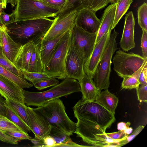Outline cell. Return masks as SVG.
Returning <instances> with one entry per match:
<instances>
[{"label": "cell", "mask_w": 147, "mask_h": 147, "mask_svg": "<svg viewBox=\"0 0 147 147\" xmlns=\"http://www.w3.org/2000/svg\"><path fill=\"white\" fill-rule=\"evenodd\" d=\"M55 20L41 18L15 21L6 26L7 31L16 42L24 45L32 41L38 45Z\"/></svg>", "instance_id": "obj_1"}, {"label": "cell", "mask_w": 147, "mask_h": 147, "mask_svg": "<svg viewBox=\"0 0 147 147\" xmlns=\"http://www.w3.org/2000/svg\"><path fill=\"white\" fill-rule=\"evenodd\" d=\"M22 91L26 106L38 107L50 100L81 92V88L78 81L67 77L60 83L45 91L31 92L23 89Z\"/></svg>", "instance_id": "obj_2"}, {"label": "cell", "mask_w": 147, "mask_h": 147, "mask_svg": "<svg viewBox=\"0 0 147 147\" xmlns=\"http://www.w3.org/2000/svg\"><path fill=\"white\" fill-rule=\"evenodd\" d=\"M33 109L48 121L51 127L56 128L70 136L75 131L76 123L69 117L65 106L59 98L50 100Z\"/></svg>", "instance_id": "obj_3"}, {"label": "cell", "mask_w": 147, "mask_h": 147, "mask_svg": "<svg viewBox=\"0 0 147 147\" xmlns=\"http://www.w3.org/2000/svg\"><path fill=\"white\" fill-rule=\"evenodd\" d=\"M77 119L88 121L98 125L106 130L115 122V114L112 113L96 100H80L73 107Z\"/></svg>", "instance_id": "obj_4"}, {"label": "cell", "mask_w": 147, "mask_h": 147, "mask_svg": "<svg viewBox=\"0 0 147 147\" xmlns=\"http://www.w3.org/2000/svg\"><path fill=\"white\" fill-rule=\"evenodd\" d=\"M77 119L74 133L90 147H116V144L119 141L109 137L106 130L98 125L87 120Z\"/></svg>", "instance_id": "obj_5"}, {"label": "cell", "mask_w": 147, "mask_h": 147, "mask_svg": "<svg viewBox=\"0 0 147 147\" xmlns=\"http://www.w3.org/2000/svg\"><path fill=\"white\" fill-rule=\"evenodd\" d=\"M118 34L115 30L111 34L93 77L96 86L100 91L107 89L109 86L112 57L116 50L119 49L116 41Z\"/></svg>", "instance_id": "obj_6"}, {"label": "cell", "mask_w": 147, "mask_h": 147, "mask_svg": "<svg viewBox=\"0 0 147 147\" xmlns=\"http://www.w3.org/2000/svg\"><path fill=\"white\" fill-rule=\"evenodd\" d=\"M71 30L67 32L57 44L43 72L51 77L59 79L67 78L65 63L67 52L71 44Z\"/></svg>", "instance_id": "obj_7"}, {"label": "cell", "mask_w": 147, "mask_h": 147, "mask_svg": "<svg viewBox=\"0 0 147 147\" xmlns=\"http://www.w3.org/2000/svg\"><path fill=\"white\" fill-rule=\"evenodd\" d=\"M12 12L15 21H19L56 17L60 11L50 7L40 1L17 0Z\"/></svg>", "instance_id": "obj_8"}, {"label": "cell", "mask_w": 147, "mask_h": 147, "mask_svg": "<svg viewBox=\"0 0 147 147\" xmlns=\"http://www.w3.org/2000/svg\"><path fill=\"white\" fill-rule=\"evenodd\" d=\"M147 61V58L138 54L119 50L113 58V69L119 76L123 78L132 75Z\"/></svg>", "instance_id": "obj_9"}, {"label": "cell", "mask_w": 147, "mask_h": 147, "mask_svg": "<svg viewBox=\"0 0 147 147\" xmlns=\"http://www.w3.org/2000/svg\"><path fill=\"white\" fill-rule=\"evenodd\" d=\"M84 62L83 52L77 46L71 43L65 63L67 77L80 81L86 74L84 69Z\"/></svg>", "instance_id": "obj_10"}, {"label": "cell", "mask_w": 147, "mask_h": 147, "mask_svg": "<svg viewBox=\"0 0 147 147\" xmlns=\"http://www.w3.org/2000/svg\"><path fill=\"white\" fill-rule=\"evenodd\" d=\"M78 11L74 10L63 13H59L55 20L42 38L41 42L51 40L72 30L76 25V20Z\"/></svg>", "instance_id": "obj_11"}, {"label": "cell", "mask_w": 147, "mask_h": 147, "mask_svg": "<svg viewBox=\"0 0 147 147\" xmlns=\"http://www.w3.org/2000/svg\"><path fill=\"white\" fill-rule=\"evenodd\" d=\"M97 33L87 32L76 25L71 30V43L77 46L83 52L84 63L89 58L94 47Z\"/></svg>", "instance_id": "obj_12"}, {"label": "cell", "mask_w": 147, "mask_h": 147, "mask_svg": "<svg viewBox=\"0 0 147 147\" xmlns=\"http://www.w3.org/2000/svg\"><path fill=\"white\" fill-rule=\"evenodd\" d=\"M30 128L35 137L43 139L50 134L51 127L49 122L42 116L29 107L26 106Z\"/></svg>", "instance_id": "obj_13"}, {"label": "cell", "mask_w": 147, "mask_h": 147, "mask_svg": "<svg viewBox=\"0 0 147 147\" xmlns=\"http://www.w3.org/2000/svg\"><path fill=\"white\" fill-rule=\"evenodd\" d=\"M111 31L110 30L96 45L89 58L84 63L85 73L92 78L110 38Z\"/></svg>", "instance_id": "obj_14"}, {"label": "cell", "mask_w": 147, "mask_h": 147, "mask_svg": "<svg viewBox=\"0 0 147 147\" xmlns=\"http://www.w3.org/2000/svg\"><path fill=\"white\" fill-rule=\"evenodd\" d=\"M96 13L88 8H84L78 11L76 20V25L90 33L97 32L100 20Z\"/></svg>", "instance_id": "obj_15"}, {"label": "cell", "mask_w": 147, "mask_h": 147, "mask_svg": "<svg viewBox=\"0 0 147 147\" xmlns=\"http://www.w3.org/2000/svg\"><path fill=\"white\" fill-rule=\"evenodd\" d=\"M135 25L133 13L132 11H130L126 14L123 31L119 42L120 47L124 51H128L135 47Z\"/></svg>", "instance_id": "obj_16"}, {"label": "cell", "mask_w": 147, "mask_h": 147, "mask_svg": "<svg viewBox=\"0 0 147 147\" xmlns=\"http://www.w3.org/2000/svg\"><path fill=\"white\" fill-rule=\"evenodd\" d=\"M1 35V45L4 54L14 64L16 57L22 45L15 42L8 34L6 26H0Z\"/></svg>", "instance_id": "obj_17"}, {"label": "cell", "mask_w": 147, "mask_h": 147, "mask_svg": "<svg viewBox=\"0 0 147 147\" xmlns=\"http://www.w3.org/2000/svg\"><path fill=\"white\" fill-rule=\"evenodd\" d=\"M22 89L13 81L0 74V95L5 100L24 104Z\"/></svg>", "instance_id": "obj_18"}, {"label": "cell", "mask_w": 147, "mask_h": 147, "mask_svg": "<svg viewBox=\"0 0 147 147\" xmlns=\"http://www.w3.org/2000/svg\"><path fill=\"white\" fill-rule=\"evenodd\" d=\"M116 6V4H111L104 11L100 20V25L97 33L95 45L105 34L110 30H112Z\"/></svg>", "instance_id": "obj_19"}, {"label": "cell", "mask_w": 147, "mask_h": 147, "mask_svg": "<svg viewBox=\"0 0 147 147\" xmlns=\"http://www.w3.org/2000/svg\"><path fill=\"white\" fill-rule=\"evenodd\" d=\"M83 100L92 101L96 100L101 91L96 86L93 78L85 74L79 82Z\"/></svg>", "instance_id": "obj_20"}, {"label": "cell", "mask_w": 147, "mask_h": 147, "mask_svg": "<svg viewBox=\"0 0 147 147\" xmlns=\"http://www.w3.org/2000/svg\"><path fill=\"white\" fill-rule=\"evenodd\" d=\"M34 44L30 41L22 46L16 57L14 65L21 70L28 71Z\"/></svg>", "instance_id": "obj_21"}, {"label": "cell", "mask_w": 147, "mask_h": 147, "mask_svg": "<svg viewBox=\"0 0 147 147\" xmlns=\"http://www.w3.org/2000/svg\"><path fill=\"white\" fill-rule=\"evenodd\" d=\"M65 33L47 42H40L38 45L44 69L51 59L57 44Z\"/></svg>", "instance_id": "obj_22"}, {"label": "cell", "mask_w": 147, "mask_h": 147, "mask_svg": "<svg viewBox=\"0 0 147 147\" xmlns=\"http://www.w3.org/2000/svg\"><path fill=\"white\" fill-rule=\"evenodd\" d=\"M96 100L110 112L115 114L119 102L118 98L107 89L101 92Z\"/></svg>", "instance_id": "obj_23"}, {"label": "cell", "mask_w": 147, "mask_h": 147, "mask_svg": "<svg viewBox=\"0 0 147 147\" xmlns=\"http://www.w3.org/2000/svg\"><path fill=\"white\" fill-rule=\"evenodd\" d=\"M95 0H66L59 13L76 10L78 11L84 8H88L91 10L94 6Z\"/></svg>", "instance_id": "obj_24"}, {"label": "cell", "mask_w": 147, "mask_h": 147, "mask_svg": "<svg viewBox=\"0 0 147 147\" xmlns=\"http://www.w3.org/2000/svg\"><path fill=\"white\" fill-rule=\"evenodd\" d=\"M44 67L40 55L38 46L34 44L27 71L31 72H43Z\"/></svg>", "instance_id": "obj_25"}, {"label": "cell", "mask_w": 147, "mask_h": 147, "mask_svg": "<svg viewBox=\"0 0 147 147\" xmlns=\"http://www.w3.org/2000/svg\"><path fill=\"white\" fill-rule=\"evenodd\" d=\"M147 63L146 61L141 67L131 75L123 77L121 83V87L122 89H132L136 88L140 85L139 82L140 75L143 67Z\"/></svg>", "instance_id": "obj_26"}, {"label": "cell", "mask_w": 147, "mask_h": 147, "mask_svg": "<svg viewBox=\"0 0 147 147\" xmlns=\"http://www.w3.org/2000/svg\"><path fill=\"white\" fill-rule=\"evenodd\" d=\"M0 74L13 81L22 88H29L33 85L9 70L0 66Z\"/></svg>", "instance_id": "obj_27"}, {"label": "cell", "mask_w": 147, "mask_h": 147, "mask_svg": "<svg viewBox=\"0 0 147 147\" xmlns=\"http://www.w3.org/2000/svg\"><path fill=\"white\" fill-rule=\"evenodd\" d=\"M6 109V117L20 127L23 131L27 134L31 130L17 113L5 102Z\"/></svg>", "instance_id": "obj_28"}, {"label": "cell", "mask_w": 147, "mask_h": 147, "mask_svg": "<svg viewBox=\"0 0 147 147\" xmlns=\"http://www.w3.org/2000/svg\"><path fill=\"white\" fill-rule=\"evenodd\" d=\"M133 0H117L116 3V9L114 21L112 30L118 24L123 16L129 9Z\"/></svg>", "instance_id": "obj_29"}, {"label": "cell", "mask_w": 147, "mask_h": 147, "mask_svg": "<svg viewBox=\"0 0 147 147\" xmlns=\"http://www.w3.org/2000/svg\"><path fill=\"white\" fill-rule=\"evenodd\" d=\"M5 100L8 105L17 113L30 129L26 110V105L25 104L9 100Z\"/></svg>", "instance_id": "obj_30"}, {"label": "cell", "mask_w": 147, "mask_h": 147, "mask_svg": "<svg viewBox=\"0 0 147 147\" xmlns=\"http://www.w3.org/2000/svg\"><path fill=\"white\" fill-rule=\"evenodd\" d=\"M0 66L9 70L17 76L24 78L22 70L18 68L11 62L4 54L1 45H0Z\"/></svg>", "instance_id": "obj_31"}, {"label": "cell", "mask_w": 147, "mask_h": 147, "mask_svg": "<svg viewBox=\"0 0 147 147\" xmlns=\"http://www.w3.org/2000/svg\"><path fill=\"white\" fill-rule=\"evenodd\" d=\"M49 135L53 138L56 142L54 147L59 144L65 143L71 140L70 135L55 127H51Z\"/></svg>", "instance_id": "obj_32"}, {"label": "cell", "mask_w": 147, "mask_h": 147, "mask_svg": "<svg viewBox=\"0 0 147 147\" xmlns=\"http://www.w3.org/2000/svg\"><path fill=\"white\" fill-rule=\"evenodd\" d=\"M24 78L31 82L33 84L39 81L51 78L47 74L42 72H31L24 70H22Z\"/></svg>", "instance_id": "obj_33"}, {"label": "cell", "mask_w": 147, "mask_h": 147, "mask_svg": "<svg viewBox=\"0 0 147 147\" xmlns=\"http://www.w3.org/2000/svg\"><path fill=\"white\" fill-rule=\"evenodd\" d=\"M0 131H6L23 130L6 117L0 115Z\"/></svg>", "instance_id": "obj_34"}, {"label": "cell", "mask_w": 147, "mask_h": 147, "mask_svg": "<svg viewBox=\"0 0 147 147\" xmlns=\"http://www.w3.org/2000/svg\"><path fill=\"white\" fill-rule=\"evenodd\" d=\"M138 23L142 29L147 32V4L144 3L138 10Z\"/></svg>", "instance_id": "obj_35"}, {"label": "cell", "mask_w": 147, "mask_h": 147, "mask_svg": "<svg viewBox=\"0 0 147 147\" xmlns=\"http://www.w3.org/2000/svg\"><path fill=\"white\" fill-rule=\"evenodd\" d=\"M59 83V81L56 78L51 77L36 82L33 85L38 90H41L50 87L55 86Z\"/></svg>", "instance_id": "obj_36"}, {"label": "cell", "mask_w": 147, "mask_h": 147, "mask_svg": "<svg viewBox=\"0 0 147 147\" xmlns=\"http://www.w3.org/2000/svg\"><path fill=\"white\" fill-rule=\"evenodd\" d=\"M144 127L143 125H139L131 133L128 135L125 138L117 143V147H121L128 143L133 140L142 130Z\"/></svg>", "instance_id": "obj_37"}, {"label": "cell", "mask_w": 147, "mask_h": 147, "mask_svg": "<svg viewBox=\"0 0 147 147\" xmlns=\"http://www.w3.org/2000/svg\"><path fill=\"white\" fill-rule=\"evenodd\" d=\"M66 0H41L40 1L46 5L60 11L63 7Z\"/></svg>", "instance_id": "obj_38"}, {"label": "cell", "mask_w": 147, "mask_h": 147, "mask_svg": "<svg viewBox=\"0 0 147 147\" xmlns=\"http://www.w3.org/2000/svg\"><path fill=\"white\" fill-rule=\"evenodd\" d=\"M140 85L136 88L138 100L140 102L147 103V85Z\"/></svg>", "instance_id": "obj_39"}, {"label": "cell", "mask_w": 147, "mask_h": 147, "mask_svg": "<svg viewBox=\"0 0 147 147\" xmlns=\"http://www.w3.org/2000/svg\"><path fill=\"white\" fill-rule=\"evenodd\" d=\"M15 21L14 14L13 12L8 14L3 11L0 16V23L1 25L6 26Z\"/></svg>", "instance_id": "obj_40"}, {"label": "cell", "mask_w": 147, "mask_h": 147, "mask_svg": "<svg viewBox=\"0 0 147 147\" xmlns=\"http://www.w3.org/2000/svg\"><path fill=\"white\" fill-rule=\"evenodd\" d=\"M7 134L15 138H17L20 141L23 140H31L32 138L23 131H6L5 132Z\"/></svg>", "instance_id": "obj_41"}, {"label": "cell", "mask_w": 147, "mask_h": 147, "mask_svg": "<svg viewBox=\"0 0 147 147\" xmlns=\"http://www.w3.org/2000/svg\"><path fill=\"white\" fill-rule=\"evenodd\" d=\"M0 140L5 143L13 144H17L20 140L17 138L13 137L0 131Z\"/></svg>", "instance_id": "obj_42"}, {"label": "cell", "mask_w": 147, "mask_h": 147, "mask_svg": "<svg viewBox=\"0 0 147 147\" xmlns=\"http://www.w3.org/2000/svg\"><path fill=\"white\" fill-rule=\"evenodd\" d=\"M142 33L141 38V48L142 56L145 59L147 58V32L142 30Z\"/></svg>", "instance_id": "obj_43"}, {"label": "cell", "mask_w": 147, "mask_h": 147, "mask_svg": "<svg viewBox=\"0 0 147 147\" xmlns=\"http://www.w3.org/2000/svg\"><path fill=\"white\" fill-rule=\"evenodd\" d=\"M119 131L116 132L106 133V134L111 139L119 142L128 136L124 133L123 131Z\"/></svg>", "instance_id": "obj_44"}, {"label": "cell", "mask_w": 147, "mask_h": 147, "mask_svg": "<svg viewBox=\"0 0 147 147\" xmlns=\"http://www.w3.org/2000/svg\"><path fill=\"white\" fill-rule=\"evenodd\" d=\"M139 82L141 84L147 85V63L145 64L140 73Z\"/></svg>", "instance_id": "obj_45"}, {"label": "cell", "mask_w": 147, "mask_h": 147, "mask_svg": "<svg viewBox=\"0 0 147 147\" xmlns=\"http://www.w3.org/2000/svg\"><path fill=\"white\" fill-rule=\"evenodd\" d=\"M55 147H89L88 145H83L78 144L71 140H69L65 143L62 144L58 145Z\"/></svg>", "instance_id": "obj_46"}, {"label": "cell", "mask_w": 147, "mask_h": 147, "mask_svg": "<svg viewBox=\"0 0 147 147\" xmlns=\"http://www.w3.org/2000/svg\"><path fill=\"white\" fill-rule=\"evenodd\" d=\"M30 140L34 145L33 147H46L44 139H39L34 137L33 138H32Z\"/></svg>", "instance_id": "obj_47"}, {"label": "cell", "mask_w": 147, "mask_h": 147, "mask_svg": "<svg viewBox=\"0 0 147 147\" xmlns=\"http://www.w3.org/2000/svg\"><path fill=\"white\" fill-rule=\"evenodd\" d=\"M5 102V99L0 95V115L6 117V109Z\"/></svg>", "instance_id": "obj_48"}, {"label": "cell", "mask_w": 147, "mask_h": 147, "mask_svg": "<svg viewBox=\"0 0 147 147\" xmlns=\"http://www.w3.org/2000/svg\"><path fill=\"white\" fill-rule=\"evenodd\" d=\"M44 140L46 147H54L56 145V142L54 139L49 135L44 139Z\"/></svg>", "instance_id": "obj_49"}, {"label": "cell", "mask_w": 147, "mask_h": 147, "mask_svg": "<svg viewBox=\"0 0 147 147\" xmlns=\"http://www.w3.org/2000/svg\"><path fill=\"white\" fill-rule=\"evenodd\" d=\"M109 3V0H95L94 6L96 7L103 8Z\"/></svg>", "instance_id": "obj_50"}, {"label": "cell", "mask_w": 147, "mask_h": 147, "mask_svg": "<svg viewBox=\"0 0 147 147\" xmlns=\"http://www.w3.org/2000/svg\"><path fill=\"white\" fill-rule=\"evenodd\" d=\"M130 124V123L129 122L126 123L121 122L117 123V128L119 130L123 131L129 128Z\"/></svg>", "instance_id": "obj_51"}, {"label": "cell", "mask_w": 147, "mask_h": 147, "mask_svg": "<svg viewBox=\"0 0 147 147\" xmlns=\"http://www.w3.org/2000/svg\"><path fill=\"white\" fill-rule=\"evenodd\" d=\"M133 130V128L131 127H129L125 130L123 131V132L127 135L130 134L132 133Z\"/></svg>", "instance_id": "obj_52"}, {"label": "cell", "mask_w": 147, "mask_h": 147, "mask_svg": "<svg viewBox=\"0 0 147 147\" xmlns=\"http://www.w3.org/2000/svg\"><path fill=\"white\" fill-rule=\"evenodd\" d=\"M7 4V0H0V4L1 5L4 9L6 7Z\"/></svg>", "instance_id": "obj_53"}, {"label": "cell", "mask_w": 147, "mask_h": 147, "mask_svg": "<svg viewBox=\"0 0 147 147\" xmlns=\"http://www.w3.org/2000/svg\"><path fill=\"white\" fill-rule=\"evenodd\" d=\"M17 0H12L10 3L12 7H14L16 6V1Z\"/></svg>", "instance_id": "obj_54"}, {"label": "cell", "mask_w": 147, "mask_h": 147, "mask_svg": "<svg viewBox=\"0 0 147 147\" xmlns=\"http://www.w3.org/2000/svg\"><path fill=\"white\" fill-rule=\"evenodd\" d=\"M110 3H115L116 4L117 0H109Z\"/></svg>", "instance_id": "obj_55"}, {"label": "cell", "mask_w": 147, "mask_h": 147, "mask_svg": "<svg viewBox=\"0 0 147 147\" xmlns=\"http://www.w3.org/2000/svg\"><path fill=\"white\" fill-rule=\"evenodd\" d=\"M3 9H4L2 6L0 4V16L1 14V12L3 11Z\"/></svg>", "instance_id": "obj_56"}, {"label": "cell", "mask_w": 147, "mask_h": 147, "mask_svg": "<svg viewBox=\"0 0 147 147\" xmlns=\"http://www.w3.org/2000/svg\"><path fill=\"white\" fill-rule=\"evenodd\" d=\"M1 33L0 30V45L1 44Z\"/></svg>", "instance_id": "obj_57"}, {"label": "cell", "mask_w": 147, "mask_h": 147, "mask_svg": "<svg viewBox=\"0 0 147 147\" xmlns=\"http://www.w3.org/2000/svg\"><path fill=\"white\" fill-rule=\"evenodd\" d=\"M11 0H7V4L8 3H9L10 4Z\"/></svg>", "instance_id": "obj_58"}, {"label": "cell", "mask_w": 147, "mask_h": 147, "mask_svg": "<svg viewBox=\"0 0 147 147\" xmlns=\"http://www.w3.org/2000/svg\"><path fill=\"white\" fill-rule=\"evenodd\" d=\"M34 0L36 1H41V0Z\"/></svg>", "instance_id": "obj_59"}]
</instances>
